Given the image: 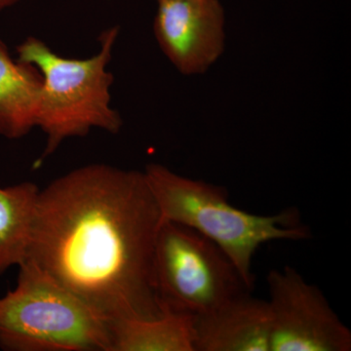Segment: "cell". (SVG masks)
Masks as SVG:
<instances>
[{"label":"cell","mask_w":351,"mask_h":351,"mask_svg":"<svg viewBox=\"0 0 351 351\" xmlns=\"http://www.w3.org/2000/svg\"><path fill=\"white\" fill-rule=\"evenodd\" d=\"M162 221L144 172L82 166L39 191L25 261L108 320L158 319L154 260Z\"/></svg>","instance_id":"cell-1"},{"label":"cell","mask_w":351,"mask_h":351,"mask_svg":"<svg viewBox=\"0 0 351 351\" xmlns=\"http://www.w3.org/2000/svg\"><path fill=\"white\" fill-rule=\"evenodd\" d=\"M144 174L163 221L193 228L218 245L252 291V263L263 244L311 237L295 208L272 216L251 214L230 204L223 186L184 177L158 163L149 164Z\"/></svg>","instance_id":"cell-2"},{"label":"cell","mask_w":351,"mask_h":351,"mask_svg":"<svg viewBox=\"0 0 351 351\" xmlns=\"http://www.w3.org/2000/svg\"><path fill=\"white\" fill-rule=\"evenodd\" d=\"M119 27L101 34L100 50L86 59L60 56L43 40L29 36L17 47V60L32 64L43 76L36 127L46 136L39 162L59 149L64 141L85 137L93 129L117 135L123 119L112 107L114 82L108 71Z\"/></svg>","instance_id":"cell-3"},{"label":"cell","mask_w":351,"mask_h":351,"mask_svg":"<svg viewBox=\"0 0 351 351\" xmlns=\"http://www.w3.org/2000/svg\"><path fill=\"white\" fill-rule=\"evenodd\" d=\"M0 298V350L110 351V320L25 261Z\"/></svg>","instance_id":"cell-4"},{"label":"cell","mask_w":351,"mask_h":351,"mask_svg":"<svg viewBox=\"0 0 351 351\" xmlns=\"http://www.w3.org/2000/svg\"><path fill=\"white\" fill-rule=\"evenodd\" d=\"M154 276L164 313L202 315L252 292L218 245L174 221H162L159 228Z\"/></svg>","instance_id":"cell-5"},{"label":"cell","mask_w":351,"mask_h":351,"mask_svg":"<svg viewBox=\"0 0 351 351\" xmlns=\"http://www.w3.org/2000/svg\"><path fill=\"white\" fill-rule=\"evenodd\" d=\"M270 351H350L351 331L294 267L270 270Z\"/></svg>","instance_id":"cell-6"},{"label":"cell","mask_w":351,"mask_h":351,"mask_svg":"<svg viewBox=\"0 0 351 351\" xmlns=\"http://www.w3.org/2000/svg\"><path fill=\"white\" fill-rule=\"evenodd\" d=\"M154 36L170 63L184 75H199L225 50V10L219 0H159Z\"/></svg>","instance_id":"cell-7"},{"label":"cell","mask_w":351,"mask_h":351,"mask_svg":"<svg viewBox=\"0 0 351 351\" xmlns=\"http://www.w3.org/2000/svg\"><path fill=\"white\" fill-rule=\"evenodd\" d=\"M195 351H270L269 302L251 292L195 316Z\"/></svg>","instance_id":"cell-8"},{"label":"cell","mask_w":351,"mask_h":351,"mask_svg":"<svg viewBox=\"0 0 351 351\" xmlns=\"http://www.w3.org/2000/svg\"><path fill=\"white\" fill-rule=\"evenodd\" d=\"M41 86L38 69L13 60L0 39V136L17 140L36 128Z\"/></svg>","instance_id":"cell-9"},{"label":"cell","mask_w":351,"mask_h":351,"mask_svg":"<svg viewBox=\"0 0 351 351\" xmlns=\"http://www.w3.org/2000/svg\"><path fill=\"white\" fill-rule=\"evenodd\" d=\"M195 315L165 313L154 320H110V351H195Z\"/></svg>","instance_id":"cell-10"},{"label":"cell","mask_w":351,"mask_h":351,"mask_svg":"<svg viewBox=\"0 0 351 351\" xmlns=\"http://www.w3.org/2000/svg\"><path fill=\"white\" fill-rule=\"evenodd\" d=\"M39 191L32 182L0 188V274L27 260Z\"/></svg>","instance_id":"cell-11"},{"label":"cell","mask_w":351,"mask_h":351,"mask_svg":"<svg viewBox=\"0 0 351 351\" xmlns=\"http://www.w3.org/2000/svg\"><path fill=\"white\" fill-rule=\"evenodd\" d=\"M20 1H22V0H0V12L19 3Z\"/></svg>","instance_id":"cell-12"},{"label":"cell","mask_w":351,"mask_h":351,"mask_svg":"<svg viewBox=\"0 0 351 351\" xmlns=\"http://www.w3.org/2000/svg\"><path fill=\"white\" fill-rule=\"evenodd\" d=\"M157 1H159V0H157Z\"/></svg>","instance_id":"cell-13"}]
</instances>
